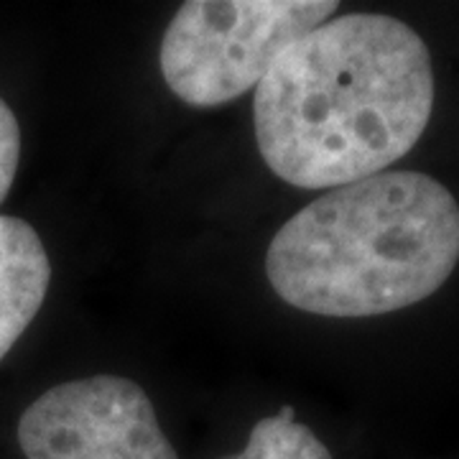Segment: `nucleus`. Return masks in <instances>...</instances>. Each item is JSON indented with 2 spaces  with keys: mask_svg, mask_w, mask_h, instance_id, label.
<instances>
[{
  "mask_svg": "<svg viewBox=\"0 0 459 459\" xmlns=\"http://www.w3.org/2000/svg\"><path fill=\"white\" fill-rule=\"evenodd\" d=\"M434 110L424 39L383 13H344L299 39L253 98L265 166L299 189L368 179L419 143Z\"/></svg>",
  "mask_w": 459,
  "mask_h": 459,
  "instance_id": "f257e3e1",
  "label": "nucleus"
},
{
  "mask_svg": "<svg viewBox=\"0 0 459 459\" xmlns=\"http://www.w3.org/2000/svg\"><path fill=\"white\" fill-rule=\"evenodd\" d=\"M457 263L455 195L421 171H380L286 220L265 253V276L301 312L355 319L424 301Z\"/></svg>",
  "mask_w": 459,
  "mask_h": 459,
  "instance_id": "f03ea898",
  "label": "nucleus"
},
{
  "mask_svg": "<svg viewBox=\"0 0 459 459\" xmlns=\"http://www.w3.org/2000/svg\"><path fill=\"white\" fill-rule=\"evenodd\" d=\"M337 8L334 0H189L164 33L161 74L186 105H225L258 87L281 54Z\"/></svg>",
  "mask_w": 459,
  "mask_h": 459,
  "instance_id": "7ed1b4c3",
  "label": "nucleus"
},
{
  "mask_svg": "<svg viewBox=\"0 0 459 459\" xmlns=\"http://www.w3.org/2000/svg\"><path fill=\"white\" fill-rule=\"evenodd\" d=\"M26 459H179L146 391L120 376L54 385L18 421Z\"/></svg>",
  "mask_w": 459,
  "mask_h": 459,
  "instance_id": "20e7f679",
  "label": "nucleus"
},
{
  "mask_svg": "<svg viewBox=\"0 0 459 459\" xmlns=\"http://www.w3.org/2000/svg\"><path fill=\"white\" fill-rule=\"evenodd\" d=\"M51 263L39 232L21 217L0 214V360L39 314Z\"/></svg>",
  "mask_w": 459,
  "mask_h": 459,
  "instance_id": "39448f33",
  "label": "nucleus"
},
{
  "mask_svg": "<svg viewBox=\"0 0 459 459\" xmlns=\"http://www.w3.org/2000/svg\"><path fill=\"white\" fill-rule=\"evenodd\" d=\"M225 459H332V455L312 429L296 421L294 406H283L253 427L238 457Z\"/></svg>",
  "mask_w": 459,
  "mask_h": 459,
  "instance_id": "423d86ee",
  "label": "nucleus"
},
{
  "mask_svg": "<svg viewBox=\"0 0 459 459\" xmlns=\"http://www.w3.org/2000/svg\"><path fill=\"white\" fill-rule=\"evenodd\" d=\"M21 161V128L13 110L0 98V204L8 197Z\"/></svg>",
  "mask_w": 459,
  "mask_h": 459,
  "instance_id": "0eeeda50",
  "label": "nucleus"
}]
</instances>
